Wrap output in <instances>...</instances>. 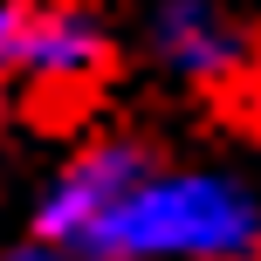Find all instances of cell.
I'll list each match as a JSON object with an SVG mask.
<instances>
[{"mask_svg": "<svg viewBox=\"0 0 261 261\" xmlns=\"http://www.w3.org/2000/svg\"><path fill=\"white\" fill-rule=\"evenodd\" d=\"M14 41H21V7L0 0V69H14Z\"/></svg>", "mask_w": 261, "mask_h": 261, "instance_id": "obj_5", "label": "cell"}, {"mask_svg": "<svg viewBox=\"0 0 261 261\" xmlns=\"http://www.w3.org/2000/svg\"><path fill=\"white\" fill-rule=\"evenodd\" d=\"M254 199L213 172H151L103 234V254L124 261H254Z\"/></svg>", "mask_w": 261, "mask_h": 261, "instance_id": "obj_1", "label": "cell"}, {"mask_svg": "<svg viewBox=\"0 0 261 261\" xmlns=\"http://www.w3.org/2000/svg\"><path fill=\"white\" fill-rule=\"evenodd\" d=\"M144 179H151V158L138 144H90L55 179L48 206H41V241H55L62 254H103L110 220L124 213V199Z\"/></svg>", "mask_w": 261, "mask_h": 261, "instance_id": "obj_2", "label": "cell"}, {"mask_svg": "<svg viewBox=\"0 0 261 261\" xmlns=\"http://www.w3.org/2000/svg\"><path fill=\"white\" fill-rule=\"evenodd\" d=\"M248 110H254V124H261V69L248 76Z\"/></svg>", "mask_w": 261, "mask_h": 261, "instance_id": "obj_6", "label": "cell"}, {"mask_svg": "<svg viewBox=\"0 0 261 261\" xmlns=\"http://www.w3.org/2000/svg\"><path fill=\"white\" fill-rule=\"evenodd\" d=\"M14 69L35 83L48 103H76L103 83L110 69V35L69 0L48 7H21V41H14Z\"/></svg>", "mask_w": 261, "mask_h": 261, "instance_id": "obj_3", "label": "cell"}, {"mask_svg": "<svg viewBox=\"0 0 261 261\" xmlns=\"http://www.w3.org/2000/svg\"><path fill=\"white\" fill-rule=\"evenodd\" d=\"M151 41H158V55H165V69L186 76V83H227L248 62L241 28L227 21L213 0H165L158 21H151Z\"/></svg>", "mask_w": 261, "mask_h": 261, "instance_id": "obj_4", "label": "cell"}]
</instances>
